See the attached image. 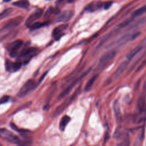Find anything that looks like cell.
<instances>
[{"label": "cell", "mask_w": 146, "mask_h": 146, "mask_svg": "<svg viewBox=\"0 0 146 146\" xmlns=\"http://www.w3.org/2000/svg\"><path fill=\"white\" fill-rule=\"evenodd\" d=\"M38 48L34 47H28L23 49L17 58V61L22 64H27L36 54Z\"/></svg>", "instance_id": "cell-1"}, {"label": "cell", "mask_w": 146, "mask_h": 146, "mask_svg": "<svg viewBox=\"0 0 146 146\" xmlns=\"http://www.w3.org/2000/svg\"><path fill=\"white\" fill-rule=\"evenodd\" d=\"M80 87H78L76 89L75 92L72 95V96L71 97H70V98H67L66 100H65L62 103H61L55 109V110L54 111V112L52 113L53 117H55V116L59 115L66 109V108L68 106V105L75 99L76 96L78 95V94H79V92L80 91Z\"/></svg>", "instance_id": "cell-2"}, {"label": "cell", "mask_w": 146, "mask_h": 146, "mask_svg": "<svg viewBox=\"0 0 146 146\" xmlns=\"http://www.w3.org/2000/svg\"><path fill=\"white\" fill-rule=\"evenodd\" d=\"M23 20V18L21 16H18L9 20L6 25L0 29V34H3L19 26Z\"/></svg>", "instance_id": "cell-3"}, {"label": "cell", "mask_w": 146, "mask_h": 146, "mask_svg": "<svg viewBox=\"0 0 146 146\" xmlns=\"http://www.w3.org/2000/svg\"><path fill=\"white\" fill-rule=\"evenodd\" d=\"M115 55H116V51L115 50H110L104 53L100 57L99 60L97 70H100L102 68L106 66L114 58Z\"/></svg>", "instance_id": "cell-4"}, {"label": "cell", "mask_w": 146, "mask_h": 146, "mask_svg": "<svg viewBox=\"0 0 146 146\" xmlns=\"http://www.w3.org/2000/svg\"><path fill=\"white\" fill-rule=\"evenodd\" d=\"M23 45V40L21 39H17L13 42L9 43L6 47L7 50L11 57L14 58L17 55L19 50Z\"/></svg>", "instance_id": "cell-5"}, {"label": "cell", "mask_w": 146, "mask_h": 146, "mask_svg": "<svg viewBox=\"0 0 146 146\" xmlns=\"http://www.w3.org/2000/svg\"><path fill=\"white\" fill-rule=\"evenodd\" d=\"M35 87V82L30 79L27 80L19 89L17 93V96L19 98H23L26 96L30 92H31Z\"/></svg>", "instance_id": "cell-6"}, {"label": "cell", "mask_w": 146, "mask_h": 146, "mask_svg": "<svg viewBox=\"0 0 146 146\" xmlns=\"http://www.w3.org/2000/svg\"><path fill=\"white\" fill-rule=\"evenodd\" d=\"M0 137L10 143L15 144H17L20 140L17 135L6 128H0Z\"/></svg>", "instance_id": "cell-7"}, {"label": "cell", "mask_w": 146, "mask_h": 146, "mask_svg": "<svg viewBox=\"0 0 146 146\" xmlns=\"http://www.w3.org/2000/svg\"><path fill=\"white\" fill-rule=\"evenodd\" d=\"M128 64V61L127 60L123 62L120 64V65L118 66L117 69L115 70V71L113 72V75L109 78L108 80H107V84H109L111 82L115 80L116 79H117L125 71L126 69L127 66Z\"/></svg>", "instance_id": "cell-8"}, {"label": "cell", "mask_w": 146, "mask_h": 146, "mask_svg": "<svg viewBox=\"0 0 146 146\" xmlns=\"http://www.w3.org/2000/svg\"><path fill=\"white\" fill-rule=\"evenodd\" d=\"M74 13L70 10H63L57 15L55 18V21L57 22H66L70 21L73 17Z\"/></svg>", "instance_id": "cell-9"}, {"label": "cell", "mask_w": 146, "mask_h": 146, "mask_svg": "<svg viewBox=\"0 0 146 146\" xmlns=\"http://www.w3.org/2000/svg\"><path fill=\"white\" fill-rule=\"evenodd\" d=\"M90 71V70H88L87 71L85 72L84 74H83L80 76L78 77V78H76L67 87H66L59 95V99H62V98H63L64 97H65L66 96H67L69 93L71 91V90L73 88V87H74V86L84 76H85L87 74L88 72Z\"/></svg>", "instance_id": "cell-10"}, {"label": "cell", "mask_w": 146, "mask_h": 146, "mask_svg": "<svg viewBox=\"0 0 146 146\" xmlns=\"http://www.w3.org/2000/svg\"><path fill=\"white\" fill-rule=\"evenodd\" d=\"M43 13V10L40 9H38L35 10L27 19L26 21V25L29 27L42 15Z\"/></svg>", "instance_id": "cell-11"}, {"label": "cell", "mask_w": 146, "mask_h": 146, "mask_svg": "<svg viewBox=\"0 0 146 146\" xmlns=\"http://www.w3.org/2000/svg\"><path fill=\"white\" fill-rule=\"evenodd\" d=\"M68 25L62 24L55 27L52 31V36L55 40H59L63 35L64 30L67 28Z\"/></svg>", "instance_id": "cell-12"}, {"label": "cell", "mask_w": 146, "mask_h": 146, "mask_svg": "<svg viewBox=\"0 0 146 146\" xmlns=\"http://www.w3.org/2000/svg\"><path fill=\"white\" fill-rule=\"evenodd\" d=\"M22 63L16 61L13 62L9 60H6L5 62L6 70L9 72H15L18 71L22 66Z\"/></svg>", "instance_id": "cell-13"}, {"label": "cell", "mask_w": 146, "mask_h": 146, "mask_svg": "<svg viewBox=\"0 0 146 146\" xmlns=\"http://www.w3.org/2000/svg\"><path fill=\"white\" fill-rule=\"evenodd\" d=\"M103 6V3L99 1H94L89 3L85 8V10L88 12H94Z\"/></svg>", "instance_id": "cell-14"}, {"label": "cell", "mask_w": 146, "mask_h": 146, "mask_svg": "<svg viewBox=\"0 0 146 146\" xmlns=\"http://www.w3.org/2000/svg\"><path fill=\"white\" fill-rule=\"evenodd\" d=\"M142 49V47L141 46H137L135 48H134L133 49H132L131 51H129L126 56L127 58V61H129L131 60L133 58H134L136 55H137Z\"/></svg>", "instance_id": "cell-15"}, {"label": "cell", "mask_w": 146, "mask_h": 146, "mask_svg": "<svg viewBox=\"0 0 146 146\" xmlns=\"http://www.w3.org/2000/svg\"><path fill=\"white\" fill-rule=\"evenodd\" d=\"M70 120H71L70 117L67 115H64L62 117L59 123V128L61 131L64 130L66 127L67 125Z\"/></svg>", "instance_id": "cell-16"}, {"label": "cell", "mask_w": 146, "mask_h": 146, "mask_svg": "<svg viewBox=\"0 0 146 146\" xmlns=\"http://www.w3.org/2000/svg\"><path fill=\"white\" fill-rule=\"evenodd\" d=\"M13 5L18 7H20V8L26 9L29 7L30 3L28 1H25V0L18 1H15V2H13Z\"/></svg>", "instance_id": "cell-17"}, {"label": "cell", "mask_w": 146, "mask_h": 146, "mask_svg": "<svg viewBox=\"0 0 146 146\" xmlns=\"http://www.w3.org/2000/svg\"><path fill=\"white\" fill-rule=\"evenodd\" d=\"M113 108H114V112H115L117 120L120 121L121 119V115L119 104L117 101H116L113 104Z\"/></svg>", "instance_id": "cell-18"}, {"label": "cell", "mask_w": 146, "mask_h": 146, "mask_svg": "<svg viewBox=\"0 0 146 146\" xmlns=\"http://www.w3.org/2000/svg\"><path fill=\"white\" fill-rule=\"evenodd\" d=\"M145 13H146V5L141 6V7H140L138 9L134 11L132 14V18L139 17Z\"/></svg>", "instance_id": "cell-19"}, {"label": "cell", "mask_w": 146, "mask_h": 146, "mask_svg": "<svg viewBox=\"0 0 146 146\" xmlns=\"http://www.w3.org/2000/svg\"><path fill=\"white\" fill-rule=\"evenodd\" d=\"M98 75H95L94 76H92L87 82V83H86V86H85V88H84V90L85 91H89L91 88L92 87V85L94 84V82H95V80H96V79L98 78Z\"/></svg>", "instance_id": "cell-20"}, {"label": "cell", "mask_w": 146, "mask_h": 146, "mask_svg": "<svg viewBox=\"0 0 146 146\" xmlns=\"http://www.w3.org/2000/svg\"><path fill=\"white\" fill-rule=\"evenodd\" d=\"M145 105V99L141 96H139L137 101V107L138 110L140 112H142L144 110Z\"/></svg>", "instance_id": "cell-21"}, {"label": "cell", "mask_w": 146, "mask_h": 146, "mask_svg": "<svg viewBox=\"0 0 146 146\" xmlns=\"http://www.w3.org/2000/svg\"><path fill=\"white\" fill-rule=\"evenodd\" d=\"M48 24V22H35L33 23L31 26L29 27V28L31 30H36L40 29L42 27H44Z\"/></svg>", "instance_id": "cell-22"}, {"label": "cell", "mask_w": 146, "mask_h": 146, "mask_svg": "<svg viewBox=\"0 0 146 146\" xmlns=\"http://www.w3.org/2000/svg\"><path fill=\"white\" fill-rule=\"evenodd\" d=\"M31 140L26 138L22 140H19V141L17 143L18 146H31Z\"/></svg>", "instance_id": "cell-23"}, {"label": "cell", "mask_w": 146, "mask_h": 146, "mask_svg": "<svg viewBox=\"0 0 146 146\" xmlns=\"http://www.w3.org/2000/svg\"><path fill=\"white\" fill-rule=\"evenodd\" d=\"M13 10L11 8H8L4 10L2 13H0V19H3L7 17H8L12 12Z\"/></svg>", "instance_id": "cell-24"}, {"label": "cell", "mask_w": 146, "mask_h": 146, "mask_svg": "<svg viewBox=\"0 0 146 146\" xmlns=\"http://www.w3.org/2000/svg\"><path fill=\"white\" fill-rule=\"evenodd\" d=\"M54 10L55 9L52 7H49L44 14V15H43L44 18L45 19L48 18L51 15V14L54 12Z\"/></svg>", "instance_id": "cell-25"}, {"label": "cell", "mask_w": 146, "mask_h": 146, "mask_svg": "<svg viewBox=\"0 0 146 146\" xmlns=\"http://www.w3.org/2000/svg\"><path fill=\"white\" fill-rule=\"evenodd\" d=\"M131 20H132L131 19H128L125 20L124 21L122 22L120 24H119V25H118V27H120V28H122V27H124L126 26L127 25H128L130 23V22L131 21Z\"/></svg>", "instance_id": "cell-26"}, {"label": "cell", "mask_w": 146, "mask_h": 146, "mask_svg": "<svg viewBox=\"0 0 146 146\" xmlns=\"http://www.w3.org/2000/svg\"><path fill=\"white\" fill-rule=\"evenodd\" d=\"M9 99H10L9 96H8V95H5V96H3V97H2V98L0 99V104H3V103H5L9 101Z\"/></svg>", "instance_id": "cell-27"}, {"label": "cell", "mask_w": 146, "mask_h": 146, "mask_svg": "<svg viewBox=\"0 0 146 146\" xmlns=\"http://www.w3.org/2000/svg\"><path fill=\"white\" fill-rule=\"evenodd\" d=\"M112 2H105L103 4L104 9H106V10L109 9L111 7V6L112 5Z\"/></svg>", "instance_id": "cell-28"}, {"label": "cell", "mask_w": 146, "mask_h": 146, "mask_svg": "<svg viewBox=\"0 0 146 146\" xmlns=\"http://www.w3.org/2000/svg\"><path fill=\"white\" fill-rule=\"evenodd\" d=\"M46 74H47V73H46V72H45V73H44V74H43V75L40 77V79H39V83H40V82H41V81L44 79V78L45 77V76L46 75Z\"/></svg>", "instance_id": "cell-29"}, {"label": "cell", "mask_w": 146, "mask_h": 146, "mask_svg": "<svg viewBox=\"0 0 146 146\" xmlns=\"http://www.w3.org/2000/svg\"><path fill=\"white\" fill-rule=\"evenodd\" d=\"M0 146H2V145L0 144Z\"/></svg>", "instance_id": "cell-30"}, {"label": "cell", "mask_w": 146, "mask_h": 146, "mask_svg": "<svg viewBox=\"0 0 146 146\" xmlns=\"http://www.w3.org/2000/svg\"><path fill=\"white\" fill-rule=\"evenodd\" d=\"M145 115H146V110H145Z\"/></svg>", "instance_id": "cell-31"}]
</instances>
